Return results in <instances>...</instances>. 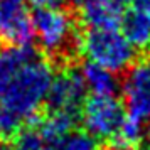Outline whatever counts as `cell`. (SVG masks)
<instances>
[{
	"label": "cell",
	"mask_w": 150,
	"mask_h": 150,
	"mask_svg": "<svg viewBox=\"0 0 150 150\" xmlns=\"http://www.w3.org/2000/svg\"><path fill=\"white\" fill-rule=\"evenodd\" d=\"M122 91L128 115L140 122L150 120V56L127 69Z\"/></svg>",
	"instance_id": "cell-5"
},
{
	"label": "cell",
	"mask_w": 150,
	"mask_h": 150,
	"mask_svg": "<svg viewBox=\"0 0 150 150\" xmlns=\"http://www.w3.org/2000/svg\"><path fill=\"white\" fill-rule=\"evenodd\" d=\"M15 137V150H46L49 147L34 122L29 123L25 128H21Z\"/></svg>",
	"instance_id": "cell-14"
},
{
	"label": "cell",
	"mask_w": 150,
	"mask_h": 150,
	"mask_svg": "<svg viewBox=\"0 0 150 150\" xmlns=\"http://www.w3.org/2000/svg\"><path fill=\"white\" fill-rule=\"evenodd\" d=\"M86 59L111 73H123L135 62L137 49L118 29H88L76 42Z\"/></svg>",
	"instance_id": "cell-2"
},
{
	"label": "cell",
	"mask_w": 150,
	"mask_h": 150,
	"mask_svg": "<svg viewBox=\"0 0 150 150\" xmlns=\"http://www.w3.org/2000/svg\"><path fill=\"white\" fill-rule=\"evenodd\" d=\"M34 37L47 54H62L78 41L76 24L68 10L59 7L35 8L32 14Z\"/></svg>",
	"instance_id": "cell-3"
},
{
	"label": "cell",
	"mask_w": 150,
	"mask_h": 150,
	"mask_svg": "<svg viewBox=\"0 0 150 150\" xmlns=\"http://www.w3.org/2000/svg\"><path fill=\"white\" fill-rule=\"evenodd\" d=\"M68 2H69V4H71L74 8H78V7L83 4V2H84V0H68Z\"/></svg>",
	"instance_id": "cell-18"
},
{
	"label": "cell",
	"mask_w": 150,
	"mask_h": 150,
	"mask_svg": "<svg viewBox=\"0 0 150 150\" xmlns=\"http://www.w3.org/2000/svg\"><path fill=\"white\" fill-rule=\"evenodd\" d=\"M0 150H15L12 143H8L7 140H0Z\"/></svg>",
	"instance_id": "cell-17"
},
{
	"label": "cell",
	"mask_w": 150,
	"mask_h": 150,
	"mask_svg": "<svg viewBox=\"0 0 150 150\" xmlns=\"http://www.w3.org/2000/svg\"><path fill=\"white\" fill-rule=\"evenodd\" d=\"M86 84L83 81L81 71L66 69L54 76L51 83L46 103L51 111H62L78 115L86 100Z\"/></svg>",
	"instance_id": "cell-6"
},
{
	"label": "cell",
	"mask_w": 150,
	"mask_h": 150,
	"mask_svg": "<svg viewBox=\"0 0 150 150\" xmlns=\"http://www.w3.org/2000/svg\"><path fill=\"white\" fill-rule=\"evenodd\" d=\"M125 116V106L115 95H91L81 106L83 125L96 140H110Z\"/></svg>",
	"instance_id": "cell-4"
},
{
	"label": "cell",
	"mask_w": 150,
	"mask_h": 150,
	"mask_svg": "<svg viewBox=\"0 0 150 150\" xmlns=\"http://www.w3.org/2000/svg\"><path fill=\"white\" fill-rule=\"evenodd\" d=\"M0 37L8 46H29L34 39L27 0H0Z\"/></svg>",
	"instance_id": "cell-7"
},
{
	"label": "cell",
	"mask_w": 150,
	"mask_h": 150,
	"mask_svg": "<svg viewBox=\"0 0 150 150\" xmlns=\"http://www.w3.org/2000/svg\"><path fill=\"white\" fill-rule=\"evenodd\" d=\"M81 76L86 84V89L91 91V95H115L120 86L115 73L89 61L83 64Z\"/></svg>",
	"instance_id": "cell-11"
},
{
	"label": "cell",
	"mask_w": 150,
	"mask_h": 150,
	"mask_svg": "<svg viewBox=\"0 0 150 150\" xmlns=\"http://www.w3.org/2000/svg\"><path fill=\"white\" fill-rule=\"evenodd\" d=\"M143 137H145L143 122L127 115L120 128L110 138V147L111 150H135L140 147Z\"/></svg>",
	"instance_id": "cell-12"
},
{
	"label": "cell",
	"mask_w": 150,
	"mask_h": 150,
	"mask_svg": "<svg viewBox=\"0 0 150 150\" xmlns=\"http://www.w3.org/2000/svg\"><path fill=\"white\" fill-rule=\"evenodd\" d=\"M118 2H120V4H130V5H132L135 0H118Z\"/></svg>",
	"instance_id": "cell-19"
},
{
	"label": "cell",
	"mask_w": 150,
	"mask_h": 150,
	"mask_svg": "<svg viewBox=\"0 0 150 150\" xmlns=\"http://www.w3.org/2000/svg\"><path fill=\"white\" fill-rule=\"evenodd\" d=\"M135 150H150V147H138V149H135Z\"/></svg>",
	"instance_id": "cell-20"
},
{
	"label": "cell",
	"mask_w": 150,
	"mask_h": 150,
	"mask_svg": "<svg viewBox=\"0 0 150 150\" xmlns=\"http://www.w3.org/2000/svg\"><path fill=\"white\" fill-rule=\"evenodd\" d=\"M46 150H54V149H52V147H47V149H46Z\"/></svg>",
	"instance_id": "cell-21"
},
{
	"label": "cell",
	"mask_w": 150,
	"mask_h": 150,
	"mask_svg": "<svg viewBox=\"0 0 150 150\" xmlns=\"http://www.w3.org/2000/svg\"><path fill=\"white\" fill-rule=\"evenodd\" d=\"M64 0H27V4L34 5L35 8H52L59 7Z\"/></svg>",
	"instance_id": "cell-16"
},
{
	"label": "cell",
	"mask_w": 150,
	"mask_h": 150,
	"mask_svg": "<svg viewBox=\"0 0 150 150\" xmlns=\"http://www.w3.org/2000/svg\"><path fill=\"white\" fill-rule=\"evenodd\" d=\"M34 56V51L29 46H8L0 51V100L5 95L17 73Z\"/></svg>",
	"instance_id": "cell-10"
},
{
	"label": "cell",
	"mask_w": 150,
	"mask_h": 150,
	"mask_svg": "<svg viewBox=\"0 0 150 150\" xmlns=\"http://www.w3.org/2000/svg\"><path fill=\"white\" fill-rule=\"evenodd\" d=\"M54 150H98V140L86 130H71L56 143Z\"/></svg>",
	"instance_id": "cell-13"
},
{
	"label": "cell",
	"mask_w": 150,
	"mask_h": 150,
	"mask_svg": "<svg viewBox=\"0 0 150 150\" xmlns=\"http://www.w3.org/2000/svg\"><path fill=\"white\" fill-rule=\"evenodd\" d=\"M54 71L51 62L34 56L17 73L5 95L2 96L0 105L15 113L24 123L34 122L39 116V108L46 103Z\"/></svg>",
	"instance_id": "cell-1"
},
{
	"label": "cell",
	"mask_w": 150,
	"mask_h": 150,
	"mask_svg": "<svg viewBox=\"0 0 150 150\" xmlns=\"http://www.w3.org/2000/svg\"><path fill=\"white\" fill-rule=\"evenodd\" d=\"M22 125L24 122L19 116L0 105V140H8L15 137L21 132Z\"/></svg>",
	"instance_id": "cell-15"
},
{
	"label": "cell",
	"mask_w": 150,
	"mask_h": 150,
	"mask_svg": "<svg viewBox=\"0 0 150 150\" xmlns=\"http://www.w3.org/2000/svg\"><path fill=\"white\" fill-rule=\"evenodd\" d=\"M123 35L135 49H150V0H135L130 10L123 14Z\"/></svg>",
	"instance_id": "cell-8"
},
{
	"label": "cell",
	"mask_w": 150,
	"mask_h": 150,
	"mask_svg": "<svg viewBox=\"0 0 150 150\" xmlns=\"http://www.w3.org/2000/svg\"><path fill=\"white\" fill-rule=\"evenodd\" d=\"M78 12L88 29H118L123 19V8L118 0H84Z\"/></svg>",
	"instance_id": "cell-9"
}]
</instances>
